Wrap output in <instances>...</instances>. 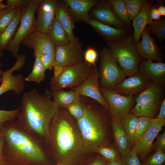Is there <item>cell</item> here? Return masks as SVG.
<instances>
[{"label": "cell", "instance_id": "51", "mask_svg": "<svg viewBox=\"0 0 165 165\" xmlns=\"http://www.w3.org/2000/svg\"><path fill=\"white\" fill-rule=\"evenodd\" d=\"M156 9L161 16H165V7L163 5H160Z\"/></svg>", "mask_w": 165, "mask_h": 165}, {"label": "cell", "instance_id": "30", "mask_svg": "<svg viewBox=\"0 0 165 165\" xmlns=\"http://www.w3.org/2000/svg\"><path fill=\"white\" fill-rule=\"evenodd\" d=\"M35 57V63L32 71L25 78V81L28 82H35L38 83L44 80L45 79V71L46 70L43 65L38 54Z\"/></svg>", "mask_w": 165, "mask_h": 165}, {"label": "cell", "instance_id": "16", "mask_svg": "<svg viewBox=\"0 0 165 165\" xmlns=\"http://www.w3.org/2000/svg\"><path fill=\"white\" fill-rule=\"evenodd\" d=\"M90 19L120 29H128L116 16L111 7L110 0L98 1L97 4L89 12Z\"/></svg>", "mask_w": 165, "mask_h": 165}, {"label": "cell", "instance_id": "12", "mask_svg": "<svg viewBox=\"0 0 165 165\" xmlns=\"http://www.w3.org/2000/svg\"><path fill=\"white\" fill-rule=\"evenodd\" d=\"M83 61L82 44L79 41L70 42L64 45L56 46L54 65L64 67Z\"/></svg>", "mask_w": 165, "mask_h": 165}, {"label": "cell", "instance_id": "13", "mask_svg": "<svg viewBox=\"0 0 165 165\" xmlns=\"http://www.w3.org/2000/svg\"><path fill=\"white\" fill-rule=\"evenodd\" d=\"M99 79L98 70L97 67L93 66L90 76L80 86L72 90L76 91L80 96L94 100L108 110L107 102L99 89Z\"/></svg>", "mask_w": 165, "mask_h": 165}, {"label": "cell", "instance_id": "47", "mask_svg": "<svg viewBox=\"0 0 165 165\" xmlns=\"http://www.w3.org/2000/svg\"><path fill=\"white\" fill-rule=\"evenodd\" d=\"M160 112L156 118L165 121V99L162 102L160 108Z\"/></svg>", "mask_w": 165, "mask_h": 165}, {"label": "cell", "instance_id": "21", "mask_svg": "<svg viewBox=\"0 0 165 165\" xmlns=\"http://www.w3.org/2000/svg\"><path fill=\"white\" fill-rule=\"evenodd\" d=\"M74 21L87 23L90 19V10L97 3V0H64Z\"/></svg>", "mask_w": 165, "mask_h": 165}, {"label": "cell", "instance_id": "24", "mask_svg": "<svg viewBox=\"0 0 165 165\" xmlns=\"http://www.w3.org/2000/svg\"><path fill=\"white\" fill-rule=\"evenodd\" d=\"M152 3V2L146 0L133 20L134 32L133 36L135 44L140 41L142 32L148 24L149 13Z\"/></svg>", "mask_w": 165, "mask_h": 165}, {"label": "cell", "instance_id": "53", "mask_svg": "<svg viewBox=\"0 0 165 165\" xmlns=\"http://www.w3.org/2000/svg\"><path fill=\"white\" fill-rule=\"evenodd\" d=\"M55 165H72V164L64 161H60L57 162Z\"/></svg>", "mask_w": 165, "mask_h": 165}, {"label": "cell", "instance_id": "1", "mask_svg": "<svg viewBox=\"0 0 165 165\" xmlns=\"http://www.w3.org/2000/svg\"><path fill=\"white\" fill-rule=\"evenodd\" d=\"M5 142L3 153L6 165H47L49 161L43 145L46 142L28 131L15 120L0 128Z\"/></svg>", "mask_w": 165, "mask_h": 165}, {"label": "cell", "instance_id": "17", "mask_svg": "<svg viewBox=\"0 0 165 165\" xmlns=\"http://www.w3.org/2000/svg\"><path fill=\"white\" fill-rule=\"evenodd\" d=\"M23 46L33 49L34 55L44 54L55 56L56 46L46 33L34 30L21 42Z\"/></svg>", "mask_w": 165, "mask_h": 165}, {"label": "cell", "instance_id": "52", "mask_svg": "<svg viewBox=\"0 0 165 165\" xmlns=\"http://www.w3.org/2000/svg\"><path fill=\"white\" fill-rule=\"evenodd\" d=\"M3 1L0 0V11L2 9L9 7L6 4H5L3 3Z\"/></svg>", "mask_w": 165, "mask_h": 165}, {"label": "cell", "instance_id": "38", "mask_svg": "<svg viewBox=\"0 0 165 165\" xmlns=\"http://www.w3.org/2000/svg\"><path fill=\"white\" fill-rule=\"evenodd\" d=\"M65 109L76 120L81 118L83 115V108L79 100L73 102Z\"/></svg>", "mask_w": 165, "mask_h": 165}, {"label": "cell", "instance_id": "18", "mask_svg": "<svg viewBox=\"0 0 165 165\" xmlns=\"http://www.w3.org/2000/svg\"><path fill=\"white\" fill-rule=\"evenodd\" d=\"M165 121L153 118L152 122L147 131L134 145L137 156L144 158L151 149L154 139L165 125Z\"/></svg>", "mask_w": 165, "mask_h": 165}, {"label": "cell", "instance_id": "22", "mask_svg": "<svg viewBox=\"0 0 165 165\" xmlns=\"http://www.w3.org/2000/svg\"><path fill=\"white\" fill-rule=\"evenodd\" d=\"M55 18L59 22L65 30L70 42L79 41L78 38L74 35V20L68 8L63 0L59 1L56 8Z\"/></svg>", "mask_w": 165, "mask_h": 165}, {"label": "cell", "instance_id": "35", "mask_svg": "<svg viewBox=\"0 0 165 165\" xmlns=\"http://www.w3.org/2000/svg\"><path fill=\"white\" fill-rule=\"evenodd\" d=\"M145 0H124L129 19L133 20L139 12Z\"/></svg>", "mask_w": 165, "mask_h": 165}, {"label": "cell", "instance_id": "8", "mask_svg": "<svg viewBox=\"0 0 165 165\" xmlns=\"http://www.w3.org/2000/svg\"><path fill=\"white\" fill-rule=\"evenodd\" d=\"M98 71L100 86L108 90H112L126 77L106 46L102 47L100 53Z\"/></svg>", "mask_w": 165, "mask_h": 165}, {"label": "cell", "instance_id": "32", "mask_svg": "<svg viewBox=\"0 0 165 165\" xmlns=\"http://www.w3.org/2000/svg\"><path fill=\"white\" fill-rule=\"evenodd\" d=\"M150 34L154 35L158 41L162 43L165 38V19L152 21L146 27Z\"/></svg>", "mask_w": 165, "mask_h": 165}, {"label": "cell", "instance_id": "26", "mask_svg": "<svg viewBox=\"0 0 165 165\" xmlns=\"http://www.w3.org/2000/svg\"><path fill=\"white\" fill-rule=\"evenodd\" d=\"M46 34L55 46L64 45L70 42L66 32L55 18Z\"/></svg>", "mask_w": 165, "mask_h": 165}, {"label": "cell", "instance_id": "19", "mask_svg": "<svg viewBox=\"0 0 165 165\" xmlns=\"http://www.w3.org/2000/svg\"><path fill=\"white\" fill-rule=\"evenodd\" d=\"M141 37V41L136 44L139 55L146 60L161 62L162 57L160 49L146 28L142 32Z\"/></svg>", "mask_w": 165, "mask_h": 165}, {"label": "cell", "instance_id": "31", "mask_svg": "<svg viewBox=\"0 0 165 165\" xmlns=\"http://www.w3.org/2000/svg\"><path fill=\"white\" fill-rule=\"evenodd\" d=\"M110 2L112 9L119 20L127 28L131 26L124 0H110Z\"/></svg>", "mask_w": 165, "mask_h": 165}, {"label": "cell", "instance_id": "41", "mask_svg": "<svg viewBox=\"0 0 165 165\" xmlns=\"http://www.w3.org/2000/svg\"><path fill=\"white\" fill-rule=\"evenodd\" d=\"M98 53L96 49L90 46L84 53V61L91 64L94 67H97L96 63L98 57Z\"/></svg>", "mask_w": 165, "mask_h": 165}, {"label": "cell", "instance_id": "29", "mask_svg": "<svg viewBox=\"0 0 165 165\" xmlns=\"http://www.w3.org/2000/svg\"><path fill=\"white\" fill-rule=\"evenodd\" d=\"M138 117L129 112L121 120L124 131L131 144L134 145L135 132Z\"/></svg>", "mask_w": 165, "mask_h": 165}, {"label": "cell", "instance_id": "6", "mask_svg": "<svg viewBox=\"0 0 165 165\" xmlns=\"http://www.w3.org/2000/svg\"><path fill=\"white\" fill-rule=\"evenodd\" d=\"M93 66L83 62L64 67L60 75L50 79V89L51 92L65 88L72 90L80 86L90 76Z\"/></svg>", "mask_w": 165, "mask_h": 165}, {"label": "cell", "instance_id": "28", "mask_svg": "<svg viewBox=\"0 0 165 165\" xmlns=\"http://www.w3.org/2000/svg\"><path fill=\"white\" fill-rule=\"evenodd\" d=\"M22 10L18 9L13 19L9 25L0 35V53L6 50L7 47L13 38L18 25L20 22Z\"/></svg>", "mask_w": 165, "mask_h": 165}, {"label": "cell", "instance_id": "33", "mask_svg": "<svg viewBox=\"0 0 165 165\" xmlns=\"http://www.w3.org/2000/svg\"><path fill=\"white\" fill-rule=\"evenodd\" d=\"M18 10L17 8L8 7L0 11V35L12 21Z\"/></svg>", "mask_w": 165, "mask_h": 165}, {"label": "cell", "instance_id": "39", "mask_svg": "<svg viewBox=\"0 0 165 165\" xmlns=\"http://www.w3.org/2000/svg\"><path fill=\"white\" fill-rule=\"evenodd\" d=\"M20 111V108L9 111L0 110V128L7 122L17 118Z\"/></svg>", "mask_w": 165, "mask_h": 165}, {"label": "cell", "instance_id": "3", "mask_svg": "<svg viewBox=\"0 0 165 165\" xmlns=\"http://www.w3.org/2000/svg\"><path fill=\"white\" fill-rule=\"evenodd\" d=\"M47 94L35 88L24 93L16 121L24 128L46 143L51 120L59 106Z\"/></svg>", "mask_w": 165, "mask_h": 165}, {"label": "cell", "instance_id": "9", "mask_svg": "<svg viewBox=\"0 0 165 165\" xmlns=\"http://www.w3.org/2000/svg\"><path fill=\"white\" fill-rule=\"evenodd\" d=\"M39 1V0H32L30 5L21 11L20 25L6 49L15 58L17 59L18 57L20 46L22 41L35 30V14Z\"/></svg>", "mask_w": 165, "mask_h": 165}, {"label": "cell", "instance_id": "40", "mask_svg": "<svg viewBox=\"0 0 165 165\" xmlns=\"http://www.w3.org/2000/svg\"><path fill=\"white\" fill-rule=\"evenodd\" d=\"M121 159L123 165H141L138 156L133 148L121 157Z\"/></svg>", "mask_w": 165, "mask_h": 165}, {"label": "cell", "instance_id": "45", "mask_svg": "<svg viewBox=\"0 0 165 165\" xmlns=\"http://www.w3.org/2000/svg\"><path fill=\"white\" fill-rule=\"evenodd\" d=\"M4 142V137L0 131V165H6L3 153V148Z\"/></svg>", "mask_w": 165, "mask_h": 165}, {"label": "cell", "instance_id": "37", "mask_svg": "<svg viewBox=\"0 0 165 165\" xmlns=\"http://www.w3.org/2000/svg\"><path fill=\"white\" fill-rule=\"evenodd\" d=\"M163 150L158 149L157 151L143 163L141 165H162L165 161V154Z\"/></svg>", "mask_w": 165, "mask_h": 165}, {"label": "cell", "instance_id": "23", "mask_svg": "<svg viewBox=\"0 0 165 165\" xmlns=\"http://www.w3.org/2000/svg\"><path fill=\"white\" fill-rule=\"evenodd\" d=\"M107 42L116 40L126 35L128 29L116 28L90 19L87 22Z\"/></svg>", "mask_w": 165, "mask_h": 165}, {"label": "cell", "instance_id": "42", "mask_svg": "<svg viewBox=\"0 0 165 165\" xmlns=\"http://www.w3.org/2000/svg\"><path fill=\"white\" fill-rule=\"evenodd\" d=\"M32 1V0H8L6 1V5L9 7L22 10L28 7Z\"/></svg>", "mask_w": 165, "mask_h": 165}, {"label": "cell", "instance_id": "34", "mask_svg": "<svg viewBox=\"0 0 165 165\" xmlns=\"http://www.w3.org/2000/svg\"><path fill=\"white\" fill-rule=\"evenodd\" d=\"M152 119L146 116H141L138 118L134 134V145L139 140L148 128Z\"/></svg>", "mask_w": 165, "mask_h": 165}, {"label": "cell", "instance_id": "50", "mask_svg": "<svg viewBox=\"0 0 165 165\" xmlns=\"http://www.w3.org/2000/svg\"><path fill=\"white\" fill-rule=\"evenodd\" d=\"M107 165H123L121 159L116 160L108 161Z\"/></svg>", "mask_w": 165, "mask_h": 165}, {"label": "cell", "instance_id": "49", "mask_svg": "<svg viewBox=\"0 0 165 165\" xmlns=\"http://www.w3.org/2000/svg\"><path fill=\"white\" fill-rule=\"evenodd\" d=\"M89 165H107L105 161L101 158H98L92 161Z\"/></svg>", "mask_w": 165, "mask_h": 165}, {"label": "cell", "instance_id": "46", "mask_svg": "<svg viewBox=\"0 0 165 165\" xmlns=\"http://www.w3.org/2000/svg\"><path fill=\"white\" fill-rule=\"evenodd\" d=\"M157 149H160L163 151L165 149V132L159 135L156 144Z\"/></svg>", "mask_w": 165, "mask_h": 165}, {"label": "cell", "instance_id": "54", "mask_svg": "<svg viewBox=\"0 0 165 165\" xmlns=\"http://www.w3.org/2000/svg\"><path fill=\"white\" fill-rule=\"evenodd\" d=\"M2 54L0 53V56H1ZM1 65V64L0 63V67ZM2 70L0 69V83L1 82L2 79Z\"/></svg>", "mask_w": 165, "mask_h": 165}, {"label": "cell", "instance_id": "5", "mask_svg": "<svg viewBox=\"0 0 165 165\" xmlns=\"http://www.w3.org/2000/svg\"><path fill=\"white\" fill-rule=\"evenodd\" d=\"M106 44L126 76L130 77L138 72L140 58L133 36L126 35L107 42Z\"/></svg>", "mask_w": 165, "mask_h": 165}, {"label": "cell", "instance_id": "43", "mask_svg": "<svg viewBox=\"0 0 165 165\" xmlns=\"http://www.w3.org/2000/svg\"><path fill=\"white\" fill-rule=\"evenodd\" d=\"M38 54L46 69L52 70L54 64V56L44 54Z\"/></svg>", "mask_w": 165, "mask_h": 165}, {"label": "cell", "instance_id": "36", "mask_svg": "<svg viewBox=\"0 0 165 165\" xmlns=\"http://www.w3.org/2000/svg\"><path fill=\"white\" fill-rule=\"evenodd\" d=\"M94 152L101 154L108 161L116 160L121 159L119 154L113 148L106 145L97 147Z\"/></svg>", "mask_w": 165, "mask_h": 165}, {"label": "cell", "instance_id": "20", "mask_svg": "<svg viewBox=\"0 0 165 165\" xmlns=\"http://www.w3.org/2000/svg\"><path fill=\"white\" fill-rule=\"evenodd\" d=\"M138 72L153 82L162 86L165 83V64L155 63L148 60H140Z\"/></svg>", "mask_w": 165, "mask_h": 165}, {"label": "cell", "instance_id": "27", "mask_svg": "<svg viewBox=\"0 0 165 165\" xmlns=\"http://www.w3.org/2000/svg\"><path fill=\"white\" fill-rule=\"evenodd\" d=\"M45 93L53 97V101L59 107L66 108L73 102L79 100L80 95L74 90L65 91L63 90L51 92L46 90Z\"/></svg>", "mask_w": 165, "mask_h": 165}, {"label": "cell", "instance_id": "7", "mask_svg": "<svg viewBox=\"0 0 165 165\" xmlns=\"http://www.w3.org/2000/svg\"><path fill=\"white\" fill-rule=\"evenodd\" d=\"M161 86L153 82L140 93L135 99L136 105L130 113L138 117L153 118L164 100Z\"/></svg>", "mask_w": 165, "mask_h": 165}, {"label": "cell", "instance_id": "11", "mask_svg": "<svg viewBox=\"0 0 165 165\" xmlns=\"http://www.w3.org/2000/svg\"><path fill=\"white\" fill-rule=\"evenodd\" d=\"M26 56L23 54L18 55L15 64L10 68L2 72V79L0 85V96L10 90L13 91L16 94H21L25 87V80L20 74H13L15 71L22 69L24 65Z\"/></svg>", "mask_w": 165, "mask_h": 165}, {"label": "cell", "instance_id": "10", "mask_svg": "<svg viewBox=\"0 0 165 165\" xmlns=\"http://www.w3.org/2000/svg\"><path fill=\"white\" fill-rule=\"evenodd\" d=\"M101 93L106 101L111 119L122 120L131 109L135 101V96L119 94L112 90H108L99 86Z\"/></svg>", "mask_w": 165, "mask_h": 165}, {"label": "cell", "instance_id": "15", "mask_svg": "<svg viewBox=\"0 0 165 165\" xmlns=\"http://www.w3.org/2000/svg\"><path fill=\"white\" fill-rule=\"evenodd\" d=\"M152 83L138 72L116 84L112 90L123 96H134L140 93Z\"/></svg>", "mask_w": 165, "mask_h": 165}, {"label": "cell", "instance_id": "4", "mask_svg": "<svg viewBox=\"0 0 165 165\" xmlns=\"http://www.w3.org/2000/svg\"><path fill=\"white\" fill-rule=\"evenodd\" d=\"M84 109L82 117L77 120L81 137L82 153L94 152L97 147L105 145L107 133L105 123L106 109L90 97L80 96Z\"/></svg>", "mask_w": 165, "mask_h": 165}, {"label": "cell", "instance_id": "14", "mask_svg": "<svg viewBox=\"0 0 165 165\" xmlns=\"http://www.w3.org/2000/svg\"><path fill=\"white\" fill-rule=\"evenodd\" d=\"M59 1L39 0L36 9L35 30L46 33L55 18L56 9Z\"/></svg>", "mask_w": 165, "mask_h": 165}, {"label": "cell", "instance_id": "25", "mask_svg": "<svg viewBox=\"0 0 165 165\" xmlns=\"http://www.w3.org/2000/svg\"><path fill=\"white\" fill-rule=\"evenodd\" d=\"M111 125L115 142L122 157L131 150L130 143L125 134L121 121L111 119Z\"/></svg>", "mask_w": 165, "mask_h": 165}, {"label": "cell", "instance_id": "44", "mask_svg": "<svg viewBox=\"0 0 165 165\" xmlns=\"http://www.w3.org/2000/svg\"><path fill=\"white\" fill-rule=\"evenodd\" d=\"M161 16L158 12L156 8L152 6L150 11L148 18V24L153 20H161Z\"/></svg>", "mask_w": 165, "mask_h": 165}, {"label": "cell", "instance_id": "48", "mask_svg": "<svg viewBox=\"0 0 165 165\" xmlns=\"http://www.w3.org/2000/svg\"><path fill=\"white\" fill-rule=\"evenodd\" d=\"M53 77H57L59 76L62 73L64 68V67L61 66L55 65L53 68Z\"/></svg>", "mask_w": 165, "mask_h": 165}, {"label": "cell", "instance_id": "2", "mask_svg": "<svg viewBox=\"0 0 165 165\" xmlns=\"http://www.w3.org/2000/svg\"><path fill=\"white\" fill-rule=\"evenodd\" d=\"M46 144L58 160L74 165L82 154V141L77 120L64 108L59 107L50 122Z\"/></svg>", "mask_w": 165, "mask_h": 165}]
</instances>
